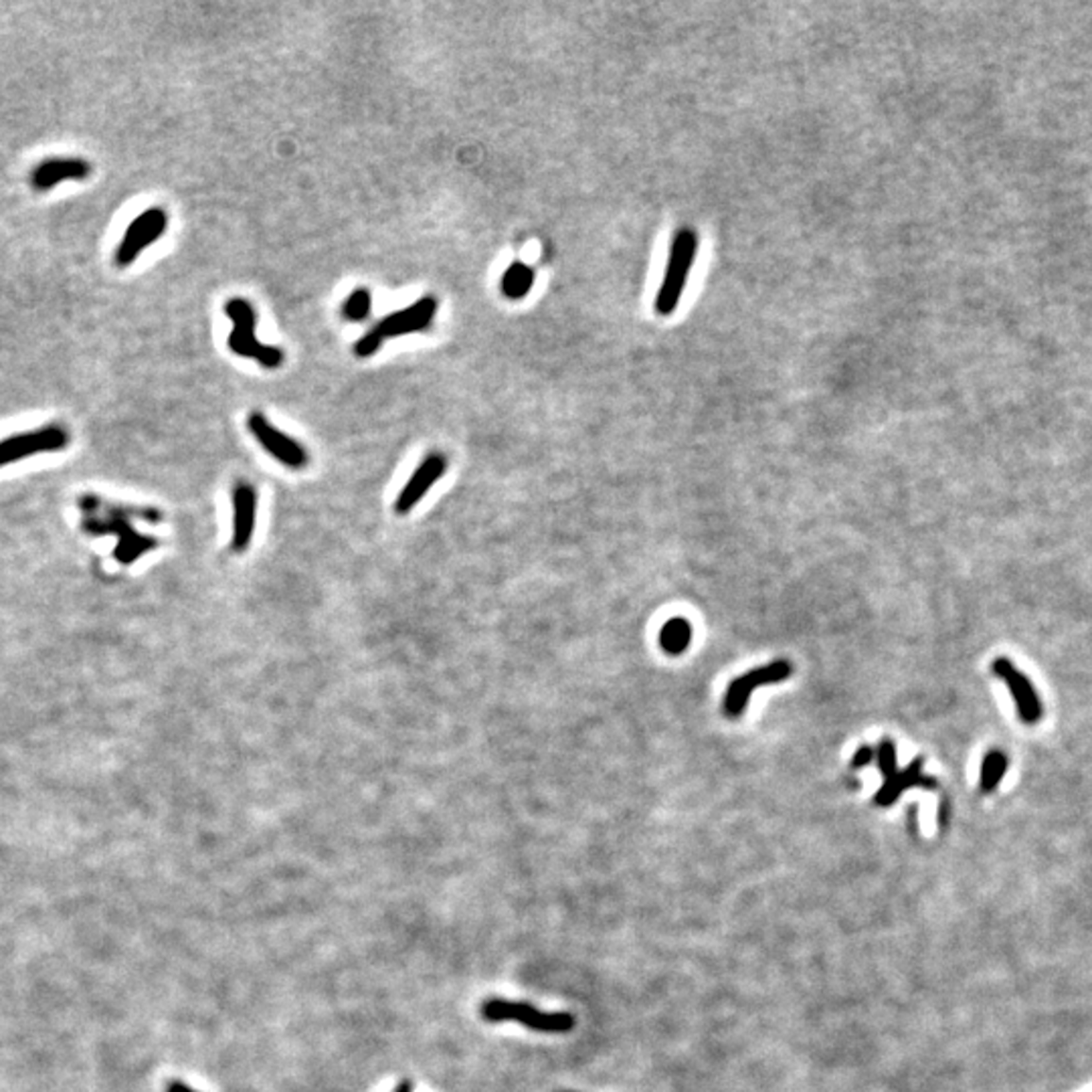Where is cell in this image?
<instances>
[{"instance_id": "5bb4252c", "label": "cell", "mask_w": 1092, "mask_h": 1092, "mask_svg": "<svg viewBox=\"0 0 1092 1092\" xmlns=\"http://www.w3.org/2000/svg\"><path fill=\"white\" fill-rule=\"evenodd\" d=\"M923 767H925V759L923 756H916V759L905 771H898L893 779L884 781L880 791L876 793V797H874V804H876L878 807L893 806L894 801L900 797V793L905 789H910V788L935 789L937 781L933 777L925 775Z\"/></svg>"}, {"instance_id": "4fadbf2b", "label": "cell", "mask_w": 1092, "mask_h": 1092, "mask_svg": "<svg viewBox=\"0 0 1092 1092\" xmlns=\"http://www.w3.org/2000/svg\"><path fill=\"white\" fill-rule=\"evenodd\" d=\"M90 174L92 165L83 158H47L31 170L28 181L35 191L43 193L65 181H85L90 179Z\"/></svg>"}, {"instance_id": "3957f363", "label": "cell", "mask_w": 1092, "mask_h": 1092, "mask_svg": "<svg viewBox=\"0 0 1092 1092\" xmlns=\"http://www.w3.org/2000/svg\"><path fill=\"white\" fill-rule=\"evenodd\" d=\"M225 314L231 318L233 330L229 334V351L241 358H251L264 369H278L284 362V353L278 346L261 344L255 338L257 316L253 305L243 298H231L225 303Z\"/></svg>"}, {"instance_id": "8fae6325", "label": "cell", "mask_w": 1092, "mask_h": 1092, "mask_svg": "<svg viewBox=\"0 0 1092 1092\" xmlns=\"http://www.w3.org/2000/svg\"><path fill=\"white\" fill-rule=\"evenodd\" d=\"M447 470V458L442 451H431L421 463L413 476L407 479V484L401 488L399 496L395 500V512L399 516L409 514L411 510L427 496V492L433 488L437 479H442Z\"/></svg>"}, {"instance_id": "30bf717a", "label": "cell", "mask_w": 1092, "mask_h": 1092, "mask_svg": "<svg viewBox=\"0 0 1092 1092\" xmlns=\"http://www.w3.org/2000/svg\"><path fill=\"white\" fill-rule=\"evenodd\" d=\"M992 669L999 680L1006 682V686L1010 688L1015 708H1017V717L1022 719V722H1026V724L1040 722L1042 715H1044L1042 701H1040L1036 688L1031 686L1030 678L1022 672V669H1017L1014 666V662L1008 658H996L992 664Z\"/></svg>"}, {"instance_id": "ba28073f", "label": "cell", "mask_w": 1092, "mask_h": 1092, "mask_svg": "<svg viewBox=\"0 0 1092 1092\" xmlns=\"http://www.w3.org/2000/svg\"><path fill=\"white\" fill-rule=\"evenodd\" d=\"M166 227H168V215L165 209L150 207L148 211L140 213L134 221L128 225L118 250L113 253V264L118 268L132 266L144 250H148L156 239L165 235Z\"/></svg>"}, {"instance_id": "5b68a950", "label": "cell", "mask_w": 1092, "mask_h": 1092, "mask_svg": "<svg viewBox=\"0 0 1092 1092\" xmlns=\"http://www.w3.org/2000/svg\"><path fill=\"white\" fill-rule=\"evenodd\" d=\"M482 1015L488 1022H518L536 1031H571L575 1028V1017L571 1014H545L524 1001L490 999L482 1006Z\"/></svg>"}, {"instance_id": "2e32d148", "label": "cell", "mask_w": 1092, "mask_h": 1092, "mask_svg": "<svg viewBox=\"0 0 1092 1092\" xmlns=\"http://www.w3.org/2000/svg\"><path fill=\"white\" fill-rule=\"evenodd\" d=\"M690 639L692 628L690 623L682 617L669 619L667 623H664V628L660 632V646L669 655H680L686 651V648L690 646Z\"/></svg>"}, {"instance_id": "ffe728a7", "label": "cell", "mask_w": 1092, "mask_h": 1092, "mask_svg": "<svg viewBox=\"0 0 1092 1092\" xmlns=\"http://www.w3.org/2000/svg\"><path fill=\"white\" fill-rule=\"evenodd\" d=\"M872 761H874V749H872V747H862V749H858V753L854 754L852 769H862V767L870 765Z\"/></svg>"}, {"instance_id": "7c38bea8", "label": "cell", "mask_w": 1092, "mask_h": 1092, "mask_svg": "<svg viewBox=\"0 0 1092 1092\" xmlns=\"http://www.w3.org/2000/svg\"><path fill=\"white\" fill-rule=\"evenodd\" d=\"M255 516H257V490L251 482H241L233 488V536H231V550L243 555L250 548L253 534H255Z\"/></svg>"}, {"instance_id": "9c48e42d", "label": "cell", "mask_w": 1092, "mask_h": 1092, "mask_svg": "<svg viewBox=\"0 0 1092 1092\" xmlns=\"http://www.w3.org/2000/svg\"><path fill=\"white\" fill-rule=\"evenodd\" d=\"M791 672H793V667L788 660H775L765 667L751 669V672L735 678L731 686L726 688L724 704H722L724 715L728 719H738L742 712H745V708L749 706L753 690L761 688V686H769V684H779L783 680H788L791 676Z\"/></svg>"}, {"instance_id": "e0dca14e", "label": "cell", "mask_w": 1092, "mask_h": 1092, "mask_svg": "<svg viewBox=\"0 0 1092 1092\" xmlns=\"http://www.w3.org/2000/svg\"><path fill=\"white\" fill-rule=\"evenodd\" d=\"M1006 771H1008L1006 753H1001L997 749L989 751L983 756V765H981V783H979L981 793H992L999 785V781L1003 779V775H1006Z\"/></svg>"}, {"instance_id": "277c9868", "label": "cell", "mask_w": 1092, "mask_h": 1092, "mask_svg": "<svg viewBox=\"0 0 1092 1092\" xmlns=\"http://www.w3.org/2000/svg\"><path fill=\"white\" fill-rule=\"evenodd\" d=\"M696 251H698L696 233L688 227L680 229L674 237L672 251H669L667 268L658 291V298H655V312L660 316H669L676 310L678 302L682 300L684 287H686Z\"/></svg>"}, {"instance_id": "9a60e30c", "label": "cell", "mask_w": 1092, "mask_h": 1092, "mask_svg": "<svg viewBox=\"0 0 1092 1092\" xmlns=\"http://www.w3.org/2000/svg\"><path fill=\"white\" fill-rule=\"evenodd\" d=\"M534 269L529 268L527 264H522V261H514L512 266H510L502 280H500V291L508 298V300H522L529 296V291L534 286Z\"/></svg>"}, {"instance_id": "7a4b0ae2", "label": "cell", "mask_w": 1092, "mask_h": 1092, "mask_svg": "<svg viewBox=\"0 0 1092 1092\" xmlns=\"http://www.w3.org/2000/svg\"><path fill=\"white\" fill-rule=\"evenodd\" d=\"M435 314H437V300L433 296L419 298L411 305H407V308L385 316L373 330L362 334L353 351L358 358H369L374 353H378V348L383 346L385 340L429 328Z\"/></svg>"}, {"instance_id": "44dd1931", "label": "cell", "mask_w": 1092, "mask_h": 1092, "mask_svg": "<svg viewBox=\"0 0 1092 1092\" xmlns=\"http://www.w3.org/2000/svg\"><path fill=\"white\" fill-rule=\"evenodd\" d=\"M166 1092H197V1090H193V1088H191V1086H186V1084H184V1083H179V1081H174V1083H170V1084H168V1088H166Z\"/></svg>"}, {"instance_id": "d6986e66", "label": "cell", "mask_w": 1092, "mask_h": 1092, "mask_svg": "<svg viewBox=\"0 0 1092 1092\" xmlns=\"http://www.w3.org/2000/svg\"><path fill=\"white\" fill-rule=\"evenodd\" d=\"M878 767H880V771H882L884 781L893 779V777L898 773V769H896V747H894L893 740L884 738V740L880 742V747H878Z\"/></svg>"}, {"instance_id": "6da1fadb", "label": "cell", "mask_w": 1092, "mask_h": 1092, "mask_svg": "<svg viewBox=\"0 0 1092 1092\" xmlns=\"http://www.w3.org/2000/svg\"><path fill=\"white\" fill-rule=\"evenodd\" d=\"M78 508L83 514L79 527L85 534L90 536H115L118 545L113 548V557L122 564H134L138 559L158 548V538L140 534L132 520L138 518L142 522L160 524L163 512L150 506H134V504H120L110 502L95 496V494H83L78 498Z\"/></svg>"}, {"instance_id": "ac0fdd59", "label": "cell", "mask_w": 1092, "mask_h": 1092, "mask_svg": "<svg viewBox=\"0 0 1092 1092\" xmlns=\"http://www.w3.org/2000/svg\"><path fill=\"white\" fill-rule=\"evenodd\" d=\"M371 303H373L371 289L369 287H355L353 294L346 298V302L342 305V316L346 320H351V322H360V320L369 316Z\"/></svg>"}, {"instance_id": "8992f818", "label": "cell", "mask_w": 1092, "mask_h": 1092, "mask_svg": "<svg viewBox=\"0 0 1092 1092\" xmlns=\"http://www.w3.org/2000/svg\"><path fill=\"white\" fill-rule=\"evenodd\" d=\"M247 429H250V433L255 437V442L264 447L275 461L286 465L287 470L300 472L310 463V454L305 451V447L300 442H296L291 435L275 427L264 413L255 411L247 417Z\"/></svg>"}, {"instance_id": "52a82bcc", "label": "cell", "mask_w": 1092, "mask_h": 1092, "mask_svg": "<svg viewBox=\"0 0 1092 1092\" xmlns=\"http://www.w3.org/2000/svg\"><path fill=\"white\" fill-rule=\"evenodd\" d=\"M69 431L63 425H47L35 431L14 433L0 442V468L39 454H55L69 447Z\"/></svg>"}, {"instance_id": "7402d4cb", "label": "cell", "mask_w": 1092, "mask_h": 1092, "mask_svg": "<svg viewBox=\"0 0 1092 1092\" xmlns=\"http://www.w3.org/2000/svg\"><path fill=\"white\" fill-rule=\"evenodd\" d=\"M411 1090H413L411 1081H403V1083L399 1084V1088H397V1092H411Z\"/></svg>"}]
</instances>
